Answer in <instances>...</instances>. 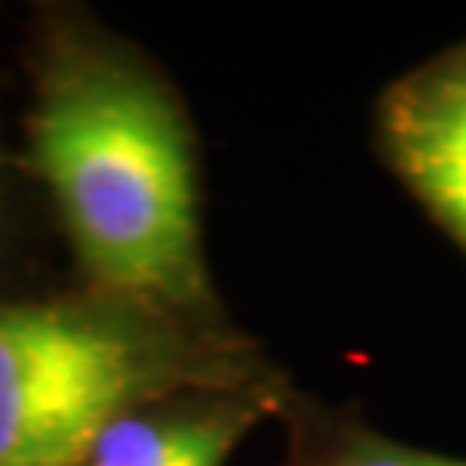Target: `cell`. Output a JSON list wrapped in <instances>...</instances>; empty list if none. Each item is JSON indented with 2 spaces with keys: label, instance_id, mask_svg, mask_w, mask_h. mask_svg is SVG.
Returning <instances> with one entry per match:
<instances>
[{
  "label": "cell",
  "instance_id": "cell-1",
  "mask_svg": "<svg viewBox=\"0 0 466 466\" xmlns=\"http://www.w3.org/2000/svg\"><path fill=\"white\" fill-rule=\"evenodd\" d=\"M25 135L84 287L235 329L204 252L194 117L149 52L86 11L46 7Z\"/></svg>",
  "mask_w": 466,
  "mask_h": 466
},
{
  "label": "cell",
  "instance_id": "cell-2",
  "mask_svg": "<svg viewBox=\"0 0 466 466\" xmlns=\"http://www.w3.org/2000/svg\"><path fill=\"white\" fill-rule=\"evenodd\" d=\"M277 367L238 329H204L94 287L0 300V466H80L117 415Z\"/></svg>",
  "mask_w": 466,
  "mask_h": 466
},
{
  "label": "cell",
  "instance_id": "cell-3",
  "mask_svg": "<svg viewBox=\"0 0 466 466\" xmlns=\"http://www.w3.org/2000/svg\"><path fill=\"white\" fill-rule=\"evenodd\" d=\"M373 142L387 169L466 252V38L383 86Z\"/></svg>",
  "mask_w": 466,
  "mask_h": 466
},
{
  "label": "cell",
  "instance_id": "cell-4",
  "mask_svg": "<svg viewBox=\"0 0 466 466\" xmlns=\"http://www.w3.org/2000/svg\"><path fill=\"white\" fill-rule=\"evenodd\" d=\"M290 377L190 387L117 415L90 442L80 466H225L238 442L277 418Z\"/></svg>",
  "mask_w": 466,
  "mask_h": 466
},
{
  "label": "cell",
  "instance_id": "cell-5",
  "mask_svg": "<svg viewBox=\"0 0 466 466\" xmlns=\"http://www.w3.org/2000/svg\"><path fill=\"white\" fill-rule=\"evenodd\" d=\"M277 418L283 452L277 466H466V456L418 450L370 425L356 404H332L318 394L283 390Z\"/></svg>",
  "mask_w": 466,
  "mask_h": 466
},
{
  "label": "cell",
  "instance_id": "cell-6",
  "mask_svg": "<svg viewBox=\"0 0 466 466\" xmlns=\"http://www.w3.org/2000/svg\"><path fill=\"white\" fill-rule=\"evenodd\" d=\"M0 218H4V169H0Z\"/></svg>",
  "mask_w": 466,
  "mask_h": 466
}]
</instances>
